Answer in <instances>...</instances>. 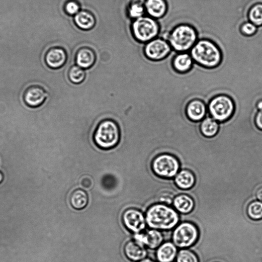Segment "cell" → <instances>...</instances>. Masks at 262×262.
I'll list each match as a JSON object with an SVG mask.
<instances>
[{
    "label": "cell",
    "instance_id": "6da1fadb",
    "mask_svg": "<svg viewBox=\"0 0 262 262\" xmlns=\"http://www.w3.org/2000/svg\"><path fill=\"white\" fill-rule=\"evenodd\" d=\"M189 53L195 64L205 68H215L223 60L221 47L209 39L198 40Z\"/></svg>",
    "mask_w": 262,
    "mask_h": 262
},
{
    "label": "cell",
    "instance_id": "7a4b0ae2",
    "mask_svg": "<svg viewBox=\"0 0 262 262\" xmlns=\"http://www.w3.org/2000/svg\"><path fill=\"white\" fill-rule=\"evenodd\" d=\"M145 221L151 228L169 231L179 224L181 219L179 213L173 208L157 203L147 211Z\"/></svg>",
    "mask_w": 262,
    "mask_h": 262
},
{
    "label": "cell",
    "instance_id": "3957f363",
    "mask_svg": "<svg viewBox=\"0 0 262 262\" xmlns=\"http://www.w3.org/2000/svg\"><path fill=\"white\" fill-rule=\"evenodd\" d=\"M96 146L103 150H110L119 144L121 139V131L118 124L111 119L101 121L96 127L93 135Z\"/></svg>",
    "mask_w": 262,
    "mask_h": 262
},
{
    "label": "cell",
    "instance_id": "277c9868",
    "mask_svg": "<svg viewBox=\"0 0 262 262\" xmlns=\"http://www.w3.org/2000/svg\"><path fill=\"white\" fill-rule=\"evenodd\" d=\"M198 40L196 29L187 23L174 26L166 39L172 50L177 53L189 52Z\"/></svg>",
    "mask_w": 262,
    "mask_h": 262
},
{
    "label": "cell",
    "instance_id": "5b68a950",
    "mask_svg": "<svg viewBox=\"0 0 262 262\" xmlns=\"http://www.w3.org/2000/svg\"><path fill=\"white\" fill-rule=\"evenodd\" d=\"M208 111L211 117L219 123H224L229 120L234 114L235 102L227 95H217L209 103Z\"/></svg>",
    "mask_w": 262,
    "mask_h": 262
},
{
    "label": "cell",
    "instance_id": "8992f818",
    "mask_svg": "<svg viewBox=\"0 0 262 262\" xmlns=\"http://www.w3.org/2000/svg\"><path fill=\"white\" fill-rule=\"evenodd\" d=\"M151 167L157 177L164 179H173L181 169L178 158L168 153L155 157L152 161Z\"/></svg>",
    "mask_w": 262,
    "mask_h": 262
},
{
    "label": "cell",
    "instance_id": "52a82bcc",
    "mask_svg": "<svg viewBox=\"0 0 262 262\" xmlns=\"http://www.w3.org/2000/svg\"><path fill=\"white\" fill-rule=\"evenodd\" d=\"M199 236L198 227L190 222H180L172 232L171 239L181 249L189 248L196 243Z\"/></svg>",
    "mask_w": 262,
    "mask_h": 262
},
{
    "label": "cell",
    "instance_id": "ba28073f",
    "mask_svg": "<svg viewBox=\"0 0 262 262\" xmlns=\"http://www.w3.org/2000/svg\"><path fill=\"white\" fill-rule=\"evenodd\" d=\"M159 26L151 17H140L133 23L132 31L135 38L141 42H150L158 36Z\"/></svg>",
    "mask_w": 262,
    "mask_h": 262
},
{
    "label": "cell",
    "instance_id": "9c48e42d",
    "mask_svg": "<svg viewBox=\"0 0 262 262\" xmlns=\"http://www.w3.org/2000/svg\"><path fill=\"white\" fill-rule=\"evenodd\" d=\"M168 42L165 39H155L145 46L144 55L152 61H160L166 59L172 52Z\"/></svg>",
    "mask_w": 262,
    "mask_h": 262
},
{
    "label": "cell",
    "instance_id": "30bf717a",
    "mask_svg": "<svg viewBox=\"0 0 262 262\" xmlns=\"http://www.w3.org/2000/svg\"><path fill=\"white\" fill-rule=\"evenodd\" d=\"M125 226L135 234H139L146 227V221L142 212L138 210L130 209L126 210L123 216Z\"/></svg>",
    "mask_w": 262,
    "mask_h": 262
},
{
    "label": "cell",
    "instance_id": "8fae6325",
    "mask_svg": "<svg viewBox=\"0 0 262 262\" xmlns=\"http://www.w3.org/2000/svg\"><path fill=\"white\" fill-rule=\"evenodd\" d=\"M47 97V93L42 86L32 85L28 86L23 94L25 104L31 108H37L42 105Z\"/></svg>",
    "mask_w": 262,
    "mask_h": 262
},
{
    "label": "cell",
    "instance_id": "7c38bea8",
    "mask_svg": "<svg viewBox=\"0 0 262 262\" xmlns=\"http://www.w3.org/2000/svg\"><path fill=\"white\" fill-rule=\"evenodd\" d=\"M67 61V53L60 47H52L47 50L45 55L46 65L53 70L62 68L66 64Z\"/></svg>",
    "mask_w": 262,
    "mask_h": 262
},
{
    "label": "cell",
    "instance_id": "4fadbf2b",
    "mask_svg": "<svg viewBox=\"0 0 262 262\" xmlns=\"http://www.w3.org/2000/svg\"><path fill=\"white\" fill-rule=\"evenodd\" d=\"M186 113L188 118L194 122H200L208 115V105L199 99H194L188 103Z\"/></svg>",
    "mask_w": 262,
    "mask_h": 262
},
{
    "label": "cell",
    "instance_id": "5bb4252c",
    "mask_svg": "<svg viewBox=\"0 0 262 262\" xmlns=\"http://www.w3.org/2000/svg\"><path fill=\"white\" fill-rule=\"evenodd\" d=\"M134 238L135 240L152 249L158 248L164 240L162 232L154 229L147 230L141 234H136Z\"/></svg>",
    "mask_w": 262,
    "mask_h": 262
},
{
    "label": "cell",
    "instance_id": "9a60e30c",
    "mask_svg": "<svg viewBox=\"0 0 262 262\" xmlns=\"http://www.w3.org/2000/svg\"><path fill=\"white\" fill-rule=\"evenodd\" d=\"M194 64V62L189 52H176L171 61L173 69L180 73L190 71Z\"/></svg>",
    "mask_w": 262,
    "mask_h": 262
},
{
    "label": "cell",
    "instance_id": "2e32d148",
    "mask_svg": "<svg viewBox=\"0 0 262 262\" xmlns=\"http://www.w3.org/2000/svg\"><path fill=\"white\" fill-rule=\"evenodd\" d=\"M96 61V54L94 51L90 48H81L76 53L75 57L76 65L85 70L92 68Z\"/></svg>",
    "mask_w": 262,
    "mask_h": 262
},
{
    "label": "cell",
    "instance_id": "e0dca14e",
    "mask_svg": "<svg viewBox=\"0 0 262 262\" xmlns=\"http://www.w3.org/2000/svg\"><path fill=\"white\" fill-rule=\"evenodd\" d=\"M178 248L172 242L167 241L162 243L156 251L158 262H173L178 253Z\"/></svg>",
    "mask_w": 262,
    "mask_h": 262
},
{
    "label": "cell",
    "instance_id": "ac0fdd59",
    "mask_svg": "<svg viewBox=\"0 0 262 262\" xmlns=\"http://www.w3.org/2000/svg\"><path fill=\"white\" fill-rule=\"evenodd\" d=\"M124 251L127 257L133 261L143 259L147 254L144 245L135 240L128 242L125 246Z\"/></svg>",
    "mask_w": 262,
    "mask_h": 262
},
{
    "label": "cell",
    "instance_id": "d6986e66",
    "mask_svg": "<svg viewBox=\"0 0 262 262\" xmlns=\"http://www.w3.org/2000/svg\"><path fill=\"white\" fill-rule=\"evenodd\" d=\"M172 207L180 214H188L194 210L195 202L194 199L189 195L182 194L174 198Z\"/></svg>",
    "mask_w": 262,
    "mask_h": 262
},
{
    "label": "cell",
    "instance_id": "ffe728a7",
    "mask_svg": "<svg viewBox=\"0 0 262 262\" xmlns=\"http://www.w3.org/2000/svg\"><path fill=\"white\" fill-rule=\"evenodd\" d=\"M173 181L177 186L183 190L191 189L196 183L194 173L187 169H181L173 179Z\"/></svg>",
    "mask_w": 262,
    "mask_h": 262
},
{
    "label": "cell",
    "instance_id": "44dd1931",
    "mask_svg": "<svg viewBox=\"0 0 262 262\" xmlns=\"http://www.w3.org/2000/svg\"><path fill=\"white\" fill-rule=\"evenodd\" d=\"M145 8L151 18L160 19L167 13V5L165 0H147Z\"/></svg>",
    "mask_w": 262,
    "mask_h": 262
},
{
    "label": "cell",
    "instance_id": "7402d4cb",
    "mask_svg": "<svg viewBox=\"0 0 262 262\" xmlns=\"http://www.w3.org/2000/svg\"><path fill=\"white\" fill-rule=\"evenodd\" d=\"M219 127L220 124L211 117L208 113L206 118L200 123V130L204 136L212 138L218 134Z\"/></svg>",
    "mask_w": 262,
    "mask_h": 262
},
{
    "label": "cell",
    "instance_id": "603a6c76",
    "mask_svg": "<svg viewBox=\"0 0 262 262\" xmlns=\"http://www.w3.org/2000/svg\"><path fill=\"white\" fill-rule=\"evenodd\" d=\"M76 25L81 30H90L93 28L96 24L95 17L90 13L80 12L74 18Z\"/></svg>",
    "mask_w": 262,
    "mask_h": 262
},
{
    "label": "cell",
    "instance_id": "cb8c5ba5",
    "mask_svg": "<svg viewBox=\"0 0 262 262\" xmlns=\"http://www.w3.org/2000/svg\"><path fill=\"white\" fill-rule=\"evenodd\" d=\"M70 203L72 207L75 209H83L88 205V195L82 190H76L71 195Z\"/></svg>",
    "mask_w": 262,
    "mask_h": 262
},
{
    "label": "cell",
    "instance_id": "d4e9b609",
    "mask_svg": "<svg viewBox=\"0 0 262 262\" xmlns=\"http://www.w3.org/2000/svg\"><path fill=\"white\" fill-rule=\"evenodd\" d=\"M67 75L69 80L73 84H80L84 80L86 76L85 70L73 64L68 69Z\"/></svg>",
    "mask_w": 262,
    "mask_h": 262
},
{
    "label": "cell",
    "instance_id": "484cf974",
    "mask_svg": "<svg viewBox=\"0 0 262 262\" xmlns=\"http://www.w3.org/2000/svg\"><path fill=\"white\" fill-rule=\"evenodd\" d=\"M247 18L256 27L262 26V4L253 5L248 11Z\"/></svg>",
    "mask_w": 262,
    "mask_h": 262
},
{
    "label": "cell",
    "instance_id": "4316f807",
    "mask_svg": "<svg viewBox=\"0 0 262 262\" xmlns=\"http://www.w3.org/2000/svg\"><path fill=\"white\" fill-rule=\"evenodd\" d=\"M247 213L252 220H262V202L257 200L251 202L247 207Z\"/></svg>",
    "mask_w": 262,
    "mask_h": 262
},
{
    "label": "cell",
    "instance_id": "83f0119b",
    "mask_svg": "<svg viewBox=\"0 0 262 262\" xmlns=\"http://www.w3.org/2000/svg\"><path fill=\"white\" fill-rule=\"evenodd\" d=\"M176 262H199L198 256L189 248L181 249L178 253Z\"/></svg>",
    "mask_w": 262,
    "mask_h": 262
},
{
    "label": "cell",
    "instance_id": "f1b7e54d",
    "mask_svg": "<svg viewBox=\"0 0 262 262\" xmlns=\"http://www.w3.org/2000/svg\"><path fill=\"white\" fill-rule=\"evenodd\" d=\"M145 9L142 0H134L129 7V14L132 18H139L143 15Z\"/></svg>",
    "mask_w": 262,
    "mask_h": 262
},
{
    "label": "cell",
    "instance_id": "f546056e",
    "mask_svg": "<svg viewBox=\"0 0 262 262\" xmlns=\"http://www.w3.org/2000/svg\"><path fill=\"white\" fill-rule=\"evenodd\" d=\"M257 31V27L249 21L244 22L240 27L241 34L245 37H252L256 33Z\"/></svg>",
    "mask_w": 262,
    "mask_h": 262
},
{
    "label": "cell",
    "instance_id": "4dcf8cb0",
    "mask_svg": "<svg viewBox=\"0 0 262 262\" xmlns=\"http://www.w3.org/2000/svg\"><path fill=\"white\" fill-rule=\"evenodd\" d=\"M65 11L70 15H76L79 13V7L75 2H70L66 4Z\"/></svg>",
    "mask_w": 262,
    "mask_h": 262
},
{
    "label": "cell",
    "instance_id": "1f68e13d",
    "mask_svg": "<svg viewBox=\"0 0 262 262\" xmlns=\"http://www.w3.org/2000/svg\"><path fill=\"white\" fill-rule=\"evenodd\" d=\"M254 123L256 128L262 131V110L257 111L254 117Z\"/></svg>",
    "mask_w": 262,
    "mask_h": 262
},
{
    "label": "cell",
    "instance_id": "d6a6232c",
    "mask_svg": "<svg viewBox=\"0 0 262 262\" xmlns=\"http://www.w3.org/2000/svg\"><path fill=\"white\" fill-rule=\"evenodd\" d=\"M80 184L82 187L89 189L91 188L93 185L92 179L89 177H84L81 179Z\"/></svg>",
    "mask_w": 262,
    "mask_h": 262
},
{
    "label": "cell",
    "instance_id": "836d02e7",
    "mask_svg": "<svg viewBox=\"0 0 262 262\" xmlns=\"http://www.w3.org/2000/svg\"><path fill=\"white\" fill-rule=\"evenodd\" d=\"M255 197L257 200L262 202V186L256 190L255 192Z\"/></svg>",
    "mask_w": 262,
    "mask_h": 262
},
{
    "label": "cell",
    "instance_id": "e575fe53",
    "mask_svg": "<svg viewBox=\"0 0 262 262\" xmlns=\"http://www.w3.org/2000/svg\"><path fill=\"white\" fill-rule=\"evenodd\" d=\"M256 108L257 111L262 110V99H259L256 104Z\"/></svg>",
    "mask_w": 262,
    "mask_h": 262
},
{
    "label": "cell",
    "instance_id": "d590c367",
    "mask_svg": "<svg viewBox=\"0 0 262 262\" xmlns=\"http://www.w3.org/2000/svg\"><path fill=\"white\" fill-rule=\"evenodd\" d=\"M139 262H156V261H155L154 260H153L151 259L147 258V259H143Z\"/></svg>",
    "mask_w": 262,
    "mask_h": 262
},
{
    "label": "cell",
    "instance_id": "8d00e7d4",
    "mask_svg": "<svg viewBox=\"0 0 262 262\" xmlns=\"http://www.w3.org/2000/svg\"><path fill=\"white\" fill-rule=\"evenodd\" d=\"M4 177L3 173L0 171V184H1L4 181Z\"/></svg>",
    "mask_w": 262,
    "mask_h": 262
},
{
    "label": "cell",
    "instance_id": "74e56055",
    "mask_svg": "<svg viewBox=\"0 0 262 262\" xmlns=\"http://www.w3.org/2000/svg\"><path fill=\"white\" fill-rule=\"evenodd\" d=\"M221 66H222V75H223V68H222V64H221ZM221 84H222V82H221ZM220 90H221V87H220Z\"/></svg>",
    "mask_w": 262,
    "mask_h": 262
}]
</instances>
